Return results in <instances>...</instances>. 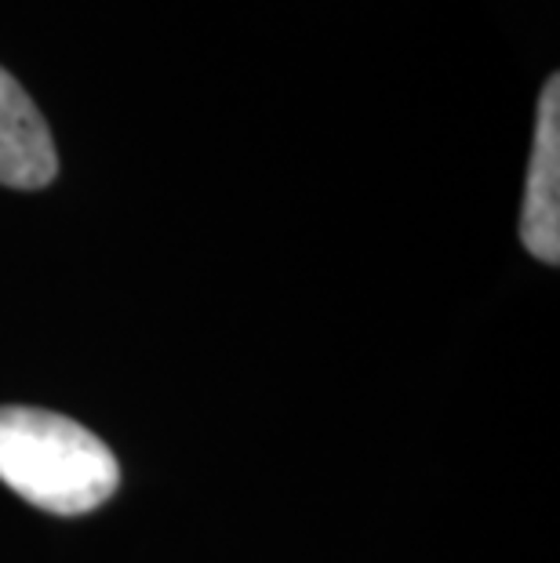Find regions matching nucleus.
<instances>
[{
  "label": "nucleus",
  "instance_id": "7ed1b4c3",
  "mask_svg": "<svg viewBox=\"0 0 560 563\" xmlns=\"http://www.w3.org/2000/svg\"><path fill=\"white\" fill-rule=\"evenodd\" d=\"M58 178V153L37 102L0 66V186L44 189Z\"/></svg>",
  "mask_w": 560,
  "mask_h": 563
},
{
  "label": "nucleus",
  "instance_id": "f257e3e1",
  "mask_svg": "<svg viewBox=\"0 0 560 563\" xmlns=\"http://www.w3.org/2000/svg\"><path fill=\"white\" fill-rule=\"evenodd\" d=\"M0 484L55 517H80L113 498L121 465L80 422L41 407H0Z\"/></svg>",
  "mask_w": 560,
  "mask_h": 563
},
{
  "label": "nucleus",
  "instance_id": "f03ea898",
  "mask_svg": "<svg viewBox=\"0 0 560 563\" xmlns=\"http://www.w3.org/2000/svg\"><path fill=\"white\" fill-rule=\"evenodd\" d=\"M520 241L531 258L560 262V77L553 74L539 95L528 186L520 203Z\"/></svg>",
  "mask_w": 560,
  "mask_h": 563
}]
</instances>
